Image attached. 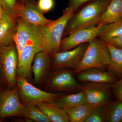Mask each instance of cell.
Segmentation results:
<instances>
[{
  "label": "cell",
  "mask_w": 122,
  "mask_h": 122,
  "mask_svg": "<svg viewBox=\"0 0 122 122\" xmlns=\"http://www.w3.org/2000/svg\"><path fill=\"white\" fill-rule=\"evenodd\" d=\"M25 106L21 101L17 86L0 93V119L11 116L24 117Z\"/></svg>",
  "instance_id": "8"
},
{
  "label": "cell",
  "mask_w": 122,
  "mask_h": 122,
  "mask_svg": "<svg viewBox=\"0 0 122 122\" xmlns=\"http://www.w3.org/2000/svg\"><path fill=\"white\" fill-rule=\"evenodd\" d=\"M18 54L14 42L0 47V70L3 81L11 88L17 85Z\"/></svg>",
  "instance_id": "4"
},
{
  "label": "cell",
  "mask_w": 122,
  "mask_h": 122,
  "mask_svg": "<svg viewBox=\"0 0 122 122\" xmlns=\"http://www.w3.org/2000/svg\"><path fill=\"white\" fill-rule=\"evenodd\" d=\"M36 5L44 14L52 10L54 7V0H38Z\"/></svg>",
  "instance_id": "27"
},
{
  "label": "cell",
  "mask_w": 122,
  "mask_h": 122,
  "mask_svg": "<svg viewBox=\"0 0 122 122\" xmlns=\"http://www.w3.org/2000/svg\"><path fill=\"white\" fill-rule=\"evenodd\" d=\"M17 26V18L5 13L0 20V47L14 43Z\"/></svg>",
  "instance_id": "15"
},
{
  "label": "cell",
  "mask_w": 122,
  "mask_h": 122,
  "mask_svg": "<svg viewBox=\"0 0 122 122\" xmlns=\"http://www.w3.org/2000/svg\"><path fill=\"white\" fill-rule=\"evenodd\" d=\"M17 18H20L29 24L37 27L46 25L53 20L47 19L44 16L36 4L24 5L18 12Z\"/></svg>",
  "instance_id": "14"
},
{
  "label": "cell",
  "mask_w": 122,
  "mask_h": 122,
  "mask_svg": "<svg viewBox=\"0 0 122 122\" xmlns=\"http://www.w3.org/2000/svg\"><path fill=\"white\" fill-rule=\"evenodd\" d=\"M102 26L98 25L70 33L62 39L61 52L70 50L81 44L89 42L98 37Z\"/></svg>",
  "instance_id": "11"
},
{
  "label": "cell",
  "mask_w": 122,
  "mask_h": 122,
  "mask_svg": "<svg viewBox=\"0 0 122 122\" xmlns=\"http://www.w3.org/2000/svg\"><path fill=\"white\" fill-rule=\"evenodd\" d=\"M17 86L23 104L35 105L41 102L55 101L62 95L61 92L53 93L40 89L21 77L17 76Z\"/></svg>",
  "instance_id": "6"
},
{
  "label": "cell",
  "mask_w": 122,
  "mask_h": 122,
  "mask_svg": "<svg viewBox=\"0 0 122 122\" xmlns=\"http://www.w3.org/2000/svg\"><path fill=\"white\" fill-rule=\"evenodd\" d=\"M88 43H83L70 50L55 53L51 55V70L75 69L81 60Z\"/></svg>",
  "instance_id": "10"
},
{
  "label": "cell",
  "mask_w": 122,
  "mask_h": 122,
  "mask_svg": "<svg viewBox=\"0 0 122 122\" xmlns=\"http://www.w3.org/2000/svg\"><path fill=\"white\" fill-rule=\"evenodd\" d=\"M35 105L46 114L51 122H69L65 110L59 107L55 101L41 102Z\"/></svg>",
  "instance_id": "17"
},
{
  "label": "cell",
  "mask_w": 122,
  "mask_h": 122,
  "mask_svg": "<svg viewBox=\"0 0 122 122\" xmlns=\"http://www.w3.org/2000/svg\"><path fill=\"white\" fill-rule=\"evenodd\" d=\"M5 84L4 81H3V78L1 72L0 70V93L1 92L3 91L4 89H3L4 85Z\"/></svg>",
  "instance_id": "32"
},
{
  "label": "cell",
  "mask_w": 122,
  "mask_h": 122,
  "mask_svg": "<svg viewBox=\"0 0 122 122\" xmlns=\"http://www.w3.org/2000/svg\"><path fill=\"white\" fill-rule=\"evenodd\" d=\"M110 0H93L77 12L69 21L63 38L75 30L97 25L100 17Z\"/></svg>",
  "instance_id": "1"
},
{
  "label": "cell",
  "mask_w": 122,
  "mask_h": 122,
  "mask_svg": "<svg viewBox=\"0 0 122 122\" xmlns=\"http://www.w3.org/2000/svg\"><path fill=\"white\" fill-rule=\"evenodd\" d=\"M122 19V0H110L97 25H104Z\"/></svg>",
  "instance_id": "18"
},
{
  "label": "cell",
  "mask_w": 122,
  "mask_h": 122,
  "mask_svg": "<svg viewBox=\"0 0 122 122\" xmlns=\"http://www.w3.org/2000/svg\"><path fill=\"white\" fill-rule=\"evenodd\" d=\"M75 11L68 7L63 10L61 16L50 24L39 26L42 32L44 51L51 55L61 52V41L66 27Z\"/></svg>",
  "instance_id": "2"
},
{
  "label": "cell",
  "mask_w": 122,
  "mask_h": 122,
  "mask_svg": "<svg viewBox=\"0 0 122 122\" xmlns=\"http://www.w3.org/2000/svg\"><path fill=\"white\" fill-rule=\"evenodd\" d=\"M44 50L43 36L28 42L18 54L17 76L24 78L29 82L31 81L34 57L37 53Z\"/></svg>",
  "instance_id": "7"
},
{
  "label": "cell",
  "mask_w": 122,
  "mask_h": 122,
  "mask_svg": "<svg viewBox=\"0 0 122 122\" xmlns=\"http://www.w3.org/2000/svg\"><path fill=\"white\" fill-rule=\"evenodd\" d=\"M79 90L84 92L85 104L92 109L105 106L110 98V89L107 84L86 82L79 85Z\"/></svg>",
  "instance_id": "9"
},
{
  "label": "cell",
  "mask_w": 122,
  "mask_h": 122,
  "mask_svg": "<svg viewBox=\"0 0 122 122\" xmlns=\"http://www.w3.org/2000/svg\"><path fill=\"white\" fill-rule=\"evenodd\" d=\"M50 72L43 85L48 92H72L79 90V85L70 70L61 69Z\"/></svg>",
  "instance_id": "5"
},
{
  "label": "cell",
  "mask_w": 122,
  "mask_h": 122,
  "mask_svg": "<svg viewBox=\"0 0 122 122\" xmlns=\"http://www.w3.org/2000/svg\"><path fill=\"white\" fill-rule=\"evenodd\" d=\"M104 112L106 122H122V101L112 103L104 106Z\"/></svg>",
  "instance_id": "23"
},
{
  "label": "cell",
  "mask_w": 122,
  "mask_h": 122,
  "mask_svg": "<svg viewBox=\"0 0 122 122\" xmlns=\"http://www.w3.org/2000/svg\"><path fill=\"white\" fill-rule=\"evenodd\" d=\"M110 57L106 43L100 37L95 38L88 43L81 60L74 72L77 74L85 70L92 68L103 70L109 67Z\"/></svg>",
  "instance_id": "3"
},
{
  "label": "cell",
  "mask_w": 122,
  "mask_h": 122,
  "mask_svg": "<svg viewBox=\"0 0 122 122\" xmlns=\"http://www.w3.org/2000/svg\"><path fill=\"white\" fill-rule=\"evenodd\" d=\"M23 5L30 4H36L37 0H20Z\"/></svg>",
  "instance_id": "31"
},
{
  "label": "cell",
  "mask_w": 122,
  "mask_h": 122,
  "mask_svg": "<svg viewBox=\"0 0 122 122\" xmlns=\"http://www.w3.org/2000/svg\"><path fill=\"white\" fill-rule=\"evenodd\" d=\"M92 109L84 103L65 110L69 117V122H83L89 114Z\"/></svg>",
  "instance_id": "21"
},
{
  "label": "cell",
  "mask_w": 122,
  "mask_h": 122,
  "mask_svg": "<svg viewBox=\"0 0 122 122\" xmlns=\"http://www.w3.org/2000/svg\"><path fill=\"white\" fill-rule=\"evenodd\" d=\"M115 94L118 100L122 101V78L114 86Z\"/></svg>",
  "instance_id": "30"
},
{
  "label": "cell",
  "mask_w": 122,
  "mask_h": 122,
  "mask_svg": "<svg viewBox=\"0 0 122 122\" xmlns=\"http://www.w3.org/2000/svg\"><path fill=\"white\" fill-rule=\"evenodd\" d=\"M24 118L36 122H51L48 116L36 105L24 104Z\"/></svg>",
  "instance_id": "22"
},
{
  "label": "cell",
  "mask_w": 122,
  "mask_h": 122,
  "mask_svg": "<svg viewBox=\"0 0 122 122\" xmlns=\"http://www.w3.org/2000/svg\"><path fill=\"white\" fill-rule=\"evenodd\" d=\"M92 0H68V7L72 8L75 12L84 4Z\"/></svg>",
  "instance_id": "28"
},
{
  "label": "cell",
  "mask_w": 122,
  "mask_h": 122,
  "mask_svg": "<svg viewBox=\"0 0 122 122\" xmlns=\"http://www.w3.org/2000/svg\"><path fill=\"white\" fill-rule=\"evenodd\" d=\"M106 122L104 106L97 107L91 109L90 113L85 122Z\"/></svg>",
  "instance_id": "26"
},
{
  "label": "cell",
  "mask_w": 122,
  "mask_h": 122,
  "mask_svg": "<svg viewBox=\"0 0 122 122\" xmlns=\"http://www.w3.org/2000/svg\"><path fill=\"white\" fill-rule=\"evenodd\" d=\"M122 36V19L103 25L98 37L103 40Z\"/></svg>",
  "instance_id": "24"
},
{
  "label": "cell",
  "mask_w": 122,
  "mask_h": 122,
  "mask_svg": "<svg viewBox=\"0 0 122 122\" xmlns=\"http://www.w3.org/2000/svg\"><path fill=\"white\" fill-rule=\"evenodd\" d=\"M74 94L62 95L55 100L56 104L60 108L66 110L78 105L84 104L85 94L81 90Z\"/></svg>",
  "instance_id": "19"
},
{
  "label": "cell",
  "mask_w": 122,
  "mask_h": 122,
  "mask_svg": "<svg viewBox=\"0 0 122 122\" xmlns=\"http://www.w3.org/2000/svg\"><path fill=\"white\" fill-rule=\"evenodd\" d=\"M5 13V12L4 10V9L0 3V20H1L3 17L4 16Z\"/></svg>",
  "instance_id": "33"
},
{
  "label": "cell",
  "mask_w": 122,
  "mask_h": 122,
  "mask_svg": "<svg viewBox=\"0 0 122 122\" xmlns=\"http://www.w3.org/2000/svg\"><path fill=\"white\" fill-rule=\"evenodd\" d=\"M50 70L51 55L43 51L37 53L34 57L31 67L34 84L38 86L44 85Z\"/></svg>",
  "instance_id": "13"
},
{
  "label": "cell",
  "mask_w": 122,
  "mask_h": 122,
  "mask_svg": "<svg viewBox=\"0 0 122 122\" xmlns=\"http://www.w3.org/2000/svg\"><path fill=\"white\" fill-rule=\"evenodd\" d=\"M78 80L83 82L109 84L116 81L112 73L99 68H92L85 70L77 74Z\"/></svg>",
  "instance_id": "16"
},
{
  "label": "cell",
  "mask_w": 122,
  "mask_h": 122,
  "mask_svg": "<svg viewBox=\"0 0 122 122\" xmlns=\"http://www.w3.org/2000/svg\"><path fill=\"white\" fill-rule=\"evenodd\" d=\"M17 26L14 42L18 54L28 42L43 36L40 27L33 25L20 18H17Z\"/></svg>",
  "instance_id": "12"
},
{
  "label": "cell",
  "mask_w": 122,
  "mask_h": 122,
  "mask_svg": "<svg viewBox=\"0 0 122 122\" xmlns=\"http://www.w3.org/2000/svg\"><path fill=\"white\" fill-rule=\"evenodd\" d=\"M106 42L110 57L109 68L116 74L122 76V49Z\"/></svg>",
  "instance_id": "20"
},
{
  "label": "cell",
  "mask_w": 122,
  "mask_h": 122,
  "mask_svg": "<svg viewBox=\"0 0 122 122\" xmlns=\"http://www.w3.org/2000/svg\"><path fill=\"white\" fill-rule=\"evenodd\" d=\"M104 40L107 43L122 49V36Z\"/></svg>",
  "instance_id": "29"
},
{
  "label": "cell",
  "mask_w": 122,
  "mask_h": 122,
  "mask_svg": "<svg viewBox=\"0 0 122 122\" xmlns=\"http://www.w3.org/2000/svg\"><path fill=\"white\" fill-rule=\"evenodd\" d=\"M0 3L6 13L16 18L24 5L20 0H0Z\"/></svg>",
  "instance_id": "25"
}]
</instances>
